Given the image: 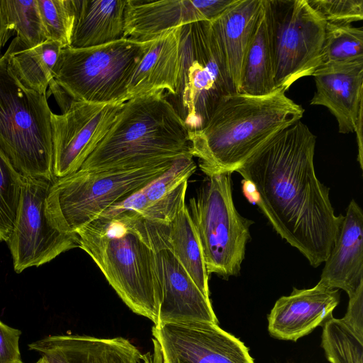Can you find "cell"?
Listing matches in <instances>:
<instances>
[{"label":"cell","instance_id":"cell-30","mask_svg":"<svg viewBox=\"0 0 363 363\" xmlns=\"http://www.w3.org/2000/svg\"><path fill=\"white\" fill-rule=\"evenodd\" d=\"M22 184L23 175L0 150V241L7 242L13 230Z\"/></svg>","mask_w":363,"mask_h":363},{"label":"cell","instance_id":"cell-20","mask_svg":"<svg viewBox=\"0 0 363 363\" xmlns=\"http://www.w3.org/2000/svg\"><path fill=\"white\" fill-rule=\"evenodd\" d=\"M262 6V0H235L210 21L235 92L239 90L245 55Z\"/></svg>","mask_w":363,"mask_h":363},{"label":"cell","instance_id":"cell-17","mask_svg":"<svg viewBox=\"0 0 363 363\" xmlns=\"http://www.w3.org/2000/svg\"><path fill=\"white\" fill-rule=\"evenodd\" d=\"M316 90L311 105L326 107L340 133H354L363 109V59L322 65L313 74Z\"/></svg>","mask_w":363,"mask_h":363},{"label":"cell","instance_id":"cell-23","mask_svg":"<svg viewBox=\"0 0 363 363\" xmlns=\"http://www.w3.org/2000/svg\"><path fill=\"white\" fill-rule=\"evenodd\" d=\"M191 154L178 157L160 176L142 189L147 208L140 214L146 220L168 223L185 201L188 179L196 164Z\"/></svg>","mask_w":363,"mask_h":363},{"label":"cell","instance_id":"cell-13","mask_svg":"<svg viewBox=\"0 0 363 363\" xmlns=\"http://www.w3.org/2000/svg\"><path fill=\"white\" fill-rule=\"evenodd\" d=\"M124 103L72 100L62 114L52 113L54 179L73 174L81 168L111 128Z\"/></svg>","mask_w":363,"mask_h":363},{"label":"cell","instance_id":"cell-6","mask_svg":"<svg viewBox=\"0 0 363 363\" xmlns=\"http://www.w3.org/2000/svg\"><path fill=\"white\" fill-rule=\"evenodd\" d=\"M178 157L130 169H79L54 179L46 199L48 216L60 230L75 233L110 206L157 178Z\"/></svg>","mask_w":363,"mask_h":363},{"label":"cell","instance_id":"cell-38","mask_svg":"<svg viewBox=\"0 0 363 363\" xmlns=\"http://www.w3.org/2000/svg\"><path fill=\"white\" fill-rule=\"evenodd\" d=\"M140 363H153L152 354L150 353L143 354Z\"/></svg>","mask_w":363,"mask_h":363},{"label":"cell","instance_id":"cell-5","mask_svg":"<svg viewBox=\"0 0 363 363\" xmlns=\"http://www.w3.org/2000/svg\"><path fill=\"white\" fill-rule=\"evenodd\" d=\"M47 95L25 88L0 57V150L23 175L53 180Z\"/></svg>","mask_w":363,"mask_h":363},{"label":"cell","instance_id":"cell-9","mask_svg":"<svg viewBox=\"0 0 363 363\" xmlns=\"http://www.w3.org/2000/svg\"><path fill=\"white\" fill-rule=\"evenodd\" d=\"M231 174L207 176L187 206L208 274L224 279L239 274L253 223L235 207Z\"/></svg>","mask_w":363,"mask_h":363},{"label":"cell","instance_id":"cell-15","mask_svg":"<svg viewBox=\"0 0 363 363\" xmlns=\"http://www.w3.org/2000/svg\"><path fill=\"white\" fill-rule=\"evenodd\" d=\"M157 263L160 304L156 324L190 321L218 323L210 298L203 295L167 247V240L157 251Z\"/></svg>","mask_w":363,"mask_h":363},{"label":"cell","instance_id":"cell-22","mask_svg":"<svg viewBox=\"0 0 363 363\" xmlns=\"http://www.w3.org/2000/svg\"><path fill=\"white\" fill-rule=\"evenodd\" d=\"M74 23L69 47L86 48L124 38L127 0H72Z\"/></svg>","mask_w":363,"mask_h":363},{"label":"cell","instance_id":"cell-11","mask_svg":"<svg viewBox=\"0 0 363 363\" xmlns=\"http://www.w3.org/2000/svg\"><path fill=\"white\" fill-rule=\"evenodd\" d=\"M52 182L23 176L16 220L7 241L16 273L41 266L65 251L79 247L77 234L60 230L48 216L46 199Z\"/></svg>","mask_w":363,"mask_h":363},{"label":"cell","instance_id":"cell-10","mask_svg":"<svg viewBox=\"0 0 363 363\" xmlns=\"http://www.w3.org/2000/svg\"><path fill=\"white\" fill-rule=\"evenodd\" d=\"M275 89L321 66L326 22L307 0H267Z\"/></svg>","mask_w":363,"mask_h":363},{"label":"cell","instance_id":"cell-35","mask_svg":"<svg viewBox=\"0 0 363 363\" xmlns=\"http://www.w3.org/2000/svg\"><path fill=\"white\" fill-rule=\"evenodd\" d=\"M363 109L360 111L357 121L355 125L354 132L357 134V147H358V157L357 160L359 163L360 167L362 169L363 168V145H362V115H363Z\"/></svg>","mask_w":363,"mask_h":363},{"label":"cell","instance_id":"cell-33","mask_svg":"<svg viewBox=\"0 0 363 363\" xmlns=\"http://www.w3.org/2000/svg\"><path fill=\"white\" fill-rule=\"evenodd\" d=\"M21 331L0 320V363H23L19 350Z\"/></svg>","mask_w":363,"mask_h":363},{"label":"cell","instance_id":"cell-18","mask_svg":"<svg viewBox=\"0 0 363 363\" xmlns=\"http://www.w3.org/2000/svg\"><path fill=\"white\" fill-rule=\"evenodd\" d=\"M28 346L46 363H140L143 356L136 346L122 337L54 335Z\"/></svg>","mask_w":363,"mask_h":363},{"label":"cell","instance_id":"cell-31","mask_svg":"<svg viewBox=\"0 0 363 363\" xmlns=\"http://www.w3.org/2000/svg\"><path fill=\"white\" fill-rule=\"evenodd\" d=\"M46 40L69 47L74 23L72 0H37Z\"/></svg>","mask_w":363,"mask_h":363},{"label":"cell","instance_id":"cell-2","mask_svg":"<svg viewBox=\"0 0 363 363\" xmlns=\"http://www.w3.org/2000/svg\"><path fill=\"white\" fill-rule=\"evenodd\" d=\"M167 224L125 211L98 217L75 232L79 247L91 257L125 305L154 325L160 304L157 251L166 239Z\"/></svg>","mask_w":363,"mask_h":363},{"label":"cell","instance_id":"cell-26","mask_svg":"<svg viewBox=\"0 0 363 363\" xmlns=\"http://www.w3.org/2000/svg\"><path fill=\"white\" fill-rule=\"evenodd\" d=\"M167 247L201 291L205 296L209 298V274L199 240L185 201L181 204L167 224Z\"/></svg>","mask_w":363,"mask_h":363},{"label":"cell","instance_id":"cell-29","mask_svg":"<svg viewBox=\"0 0 363 363\" xmlns=\"http://www.w3.org/2000/svg\"><path fill=\"white\" fill-rule=\"evenodd\" d=\"M363 59V30L352 24L326 23L322 65Z\"/></svg>","mask_w":363,"mask_h":363},{"label":"cell","instance_id":"cell-3","mask_svg":"<svg viewBox=\"0 0 363 363\" xmlns=\"http://www.w3.org/2000/svg\"><path fill=\"white\" fill-rule=\"evenodd\" d=\"M303 113L283 89L262 96L230 93L220 100L201 129L189 132L190 152L206 176L233 173Z\"/></svg>","mask_w":363,"mask_h":363},{"label":"cell","instance_id":"cell-19","mask_svg":"<svg viewBox=\"0 0 363 363\" xmlns=\"http://www.w3.org/2000/svg\"><path fill=\"white\" fill-rule=\"evenodd\" d=\"M318 284L342 289L349 298L363 289V213L352 199L334 245L324 262Z\"/></svg>","mask_w":363,"mask_h":363},{"label":"cell","instance_id":"cell-25","mask_svg":"<svg viewBox=\"0 0 363 363\" xmlns=\"http://www.w3.org/2000/svg\"><path fill=\"white\" fill-rule=\"evenodd\" d=\"M62 48L59 43L47 40L33 48L19 49L12 40L6 51L8 68L25 88L47 95Z\"/></svg>","mask_w":363,"mask_h":363},{"label":"cell","instance_id":"cell-39","mask_svg":"<svg viewBox=\"0 0 363 363\" xmlns=\"http://www.w3.org/2000/svg\"><path fill=\"white\" fill-rule=\"evenodd\" d=\"M35 363H46V362L42 357H40Z\"/></svg>","mask_w":363,"mask_h":363},{"label":"cell","instance_id":"cell-36","mask_svg":"<svg viewBox=\"0 0 363 363\" xmlns=\"http://www.w3.org/2000/svg\"><path fill=\"white\" fill-rule=\"evenodd\" d=\"M11 36V33L8 30L3 9L1 4L0 0V53L2 47L4 45L5 43ZM1 57V56H0Z\"/></svg>","mask_w":363,"mask_h":363},{"label":"cell","instance_id":"cell-1","mask_svg":"<svg viewBox=\"0 0 363 363\" xmlns=\"http://www.w3.org/2000/svg\"><path fill=\"white\" fill-rule=\"evenodd\" d=\"M315 135L301 120L259 147L236 170L253 184L256 203L277 233L317 267L328 258L343 220L314 169Z\"/></svg>","mask_w":363,"mask_h":363},{"label":"cell","instance_id":"cell-4","mask_svg":"<svg viewBox=\"0 0 363 363\" xmlns=\"http://www.w3.org/2000/svg\"><path fill=\"white\" fill-rule=\"evenodd\" d=\"M189 154V130L164 91L157 90L123 104L111 128L79 169L136 168Z\"/></svg>","mask_w":363,"mask_h":363},{"label":"cell","instance_id":"cell-14","mask_svg":"<svg viewBox=\"0 0 363 363\" xmlns=\"http://www.w3.org/2000/svg\"><path fill=\"white\" fill-rule=\"evenodd\" d=\"M235 0H127L124 38L152 40L164 32L201 21H211Z\"/></svg>","mask_w":363,"mask_h":363},{"label":"cell","instance_id":"cell-16","mask_svg":"<svg viewBox=\"0 0 363 363\" xmlns=\"http://www.w3.org/2000/svg\"><path fill=\"white\" fill-rule=\"evenodd\" d=\"M339 302L338 289L318 283L311 289L294 288L276 301L268 315V331L274 338L296 342L323 325Z\"/></svg>","mask_w":363,"mask_h":363},{"label":"cell","instance_id":"cell-12","mask_svg":"<svg viewBox=\"0 0 363 363\" xmlns=\"http://www.w3.org/2000/svg\"><path fill=\"white\" fill-rule=\"evenodd\" d=\"M152 335L153 363H255L243 342L213 323L156 324Z\"/></svg>","mask_w":363,"mask_h":363},{"label":"cell","instance_id":"cell-24","mask_svg":"<svg viewBox=\"0 0 363 363\" xmlns=\"http://www.w3.org/2000/svg\"><path fill=\"white\" fill-rule=\"evenodd\" d=\"M267 0H262L242 66L238 92L252 96L275 91Z\"/></svg>","mask_w":363,"mask_h":363},{"label":"cell","instance_id":"cell-37","mask_svg":"<svg viewBox=\"0 0 363 363\" xmlns=\"http://www.w3.org/2000/svg\"><path fill=\"white\" fill-rule=\"evenodd\" d=\"M243 191L245 196L248 198L250 201L256 202L257 194L255 187L254 186L252 183H251L249 181L244 180Z\"/></svg>","mask_w":363,"mask_h":363},{"label":"cell","instance_id":"cell-8","mask_svg":"<svg viewBox=\"0 0 363 363\" xmlns=\"http://www.w3.org/2000/svg\"><path fill=\"white\" fill-rule=\"evenodd\" d=\"M235 92L210 21L181 27L175 94L166 96L189 132L201 129L220 100Z\"/></svg>","mask_w":363,"mask_h":363},{"label":"cell","instance_id":"cell-7","mask_svg":"<svg viewBox=\"0 0 363 363\" xmlns=\"http://www.w3.org/2000/svg\"><path fill=\"white\" fill-rule=\"evenodd\" d=\"M154 40L124 38L86 48H63L53 69L54 80L74 101L124 103L132 76Z\"/></svg>","mask_w":363,"mask_h":363},{"label":"cell","instance_id":"cell-27","mask_svg":"<svg viewBox=\"0 0 363 363\" xmlns=\"http://www.w3.org/2000/svg\"><path fill=\"white\" fill-rule=\"evenodd\" d=\"M6 26L19 49H28L45 41L37 0H1Z\"/></svg>","mask_w":363,"mask_h":363},{"label":"cell","instance_id":"cell-28","mask_svg":"<svg viewBox=\"0 0 363 363\" xmlns=\"http://www.w3.org/2000/svg\"><path fill=\"white\" fill-rule=\"evenodd\" d=\"M323 325L321 347L330 363H363V338L342 318L332 316Z\"/></svg>","mask_w":363,"mask_h":363},{"label":"cell","instance_id":"cell-32","mask_svg":"<svg viewBox=\"0 0 363 363\" xmlns=\"http://www.w3.org/2000/svg\"><path fill=\"white\" fill-rule=\"evenodd\" d=\"M310 6L330 24H352L363 19L362 0H307Z\"/></svg>","mask_w":363,"mask_h":363},{"label":"cell","instance_id":"cell-34","mask_svg":"<svg viewBox=\"0 0 363 363\" xmlns=\"http://www.w3.org/2000/svg\"><path fill=\"white\" fill-rule=\"evenodd\" d=\"M342 320L363 338V289L349 298L347 310Z\"/></svg>","mask_w":363,"mask_h":363},{"label":"cell","instance_id":"cell-21","mask_svg":"<svg viewBox=\"0 0 363 363\" xmlns=\"http://www.w3.org/2000/svg\"><path fill=\"white\" fill-rule=\"evenodd\" d=\"M181 27L167 30L154 40L132 76L128 100L157 90L167 91V96L175 94Z\"/></svg>","mask_w":363,"mask_h":363}]
</instances>
